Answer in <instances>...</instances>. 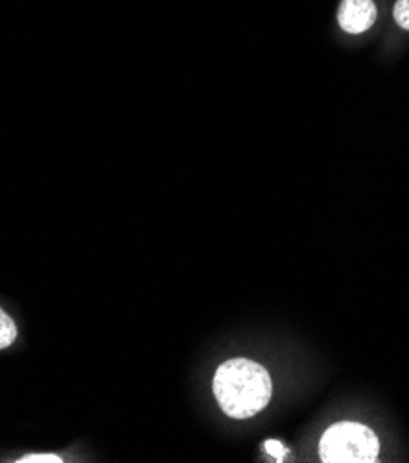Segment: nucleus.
<instances>
[{
	"label": "nucleus",
	"mask_w": 409,
	"mask_h": 463,
	"mask_svg": "<svg viewBox=\"0 0 409 463\" xmlns=\"http://www.w3.org/2000/svg\"><path fill=\"white\" fill-rule=\"evenodd\" d=\"M17 338V326L15 321L0 308V349L10 347Z\"/></svg>",
	"instance_id": "20e7f679"
},
{
	"label": "nucleus",
	"mask_w": 409,
	"mask_h": 463,
	"mask_svg": "<svg viewBox=\"0 0 409 463\" xmlns=\"http://www.w3.org/2000/svg\"><path fill=\"white\" fill-rule=\"evenodd\" d=\"M265 450L273 456V458H277L279 461L284 458V454H286V450L281 447V443H277V441H267L265 443Z\"/></svg>",
	"instance_id": "0eeeda50"
},
{
	"label": "nucleus",
	"mask_w": 409,
	"mask_h": 463,
	"mask_svg": "<svg viewBox=\"0 0 409 463\" xmlns=\"http://www.w3.org/2000/svg\"><path fill=\"white\" fill-rule=\"evenodd\" d=\"M19 461H28V463H32V461H37V463H61L63 459L60 458V456H56V454H30V456H24V458H21Z\"/></svg>",
	"instance_id": "423d86ee"
},
{
	"label": "nucleus",
	"mask_w": 409,
	"mask_h": 463,
	"mask_svg": "<svg viewBox=\"0 0 409 463\" xmlns=\"http://www.w3.org/2000/svg\"><path fill=\"white\" fill-rule=\"evenodd\" d=\"M378 21L375 0H341L338 8V24L349 35L369 32Z\"/></svg>",
	"instance_id": "7ed1b4c3"
},
{
	"label": "nucleus",
	"mask_w": 409,
	"mask_h": 463,
	"mask_svg": "<svg viewBox=\"0 0 409 463\" xmlns=\"http://www.w3.org/2000/svg\"><path fill=\"white\" fill-rule=\"evenodd\" d=\"M214 397L233 420H249L271 401L273 384L265 367L249 358H231L214 373Z\"/></svg>",
	"instance_id": "f257e3e1"
},
{
	"label": "nucleus",
	"mask_w": 409,
	"mask_h": 463,
	"mask_svg": "<svg viewBox=\"0 0 409 463\" xmlns=\"http://www.w3.org/2000/svg\"><path fill=\"white\" fill-rule=\"evenodd\" d=\"M391 19L400 32L409 33V0H395L391 8Z\"/></svg>",
	"instance_id": "39448f33"
},
{
	"label": "nucleus",
	"mask_w": 409,
	"mask_h": 463,
	"mask_svg": "<svg viewBox=\"0 0 409 463\" xmlns=\"http://www.w3.org/2000/svg\"><path fill=\"white\" fill-rule=\"evenodd\" d=\"M378 454L376 434L361 423H336L325 430L320 441V458L325 463H373Z\"/></svg>",
	"instance_id": "f03ea898"
}]
</instances>
